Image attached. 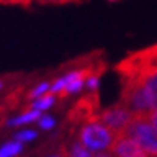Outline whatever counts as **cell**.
Returning a JSON list of instances; mask_svg holds the SVG:
<instances>
[{"instance_id":"obj_1","label":"cell","mask_w":157,"mask_h":157,"mask_svg":"<svg viewBox=\"0 0 157 157\" xmlns=\"http://www.w3.org/2000/svg\"><path fill=\"white\" fill-rule=\"evenodd\" d=\"M121 78H133L146 90L151 102L157 108V67H150L131 53L115 67Z\"/></svg>"},{"instance_id":"obj_2","label":"cell","mask_w":157,"mask_h":157,"mask_svg":"<svg viewBox=\"0 0 157 157\" xmlns=\"http://www.w3.org/2000/svg\"><path fill=\"white\" fill-rule=\"evenodd\" d=\"M120 136L134 140L148 157H157V128L150 123L147 114H133Z\"/></svg>"},{"instance_id":"obj_3","label":"cell","mask_w":157,"mask_h":157,"mask_svg":"<svg viewBox=\"0 0 157 157\" xmlns=\"http://www.w3.org/2000/svg\"><path fill=\"white\" fill-rule=\"evenodd\" d=\"M123 81V91L120 102L127 107L133 114H148L156 109L146 90L138 81L133 78H121Z\"/></svg>"},{"instance_id":"obj_4","label":"cell","mask_w":157,"mask_h":157,"mask_svg":"<svg viewBox=\"0 0 157 157\" xmlns=\"http://www.w3.org/2000/svg\"><path fill=\"white\" fill-rule=\"evenodd\" d=\"M115 137H117V133L107 128L97 120L88 121L79 133L81 144L91 151H101V150L109 148Z\"/></svg>"},{"instance_id":"obj_5","label":"cell","mask_w":157,"mask_h":157,"mask_svg":"<svg viewBox=\"0 0 157 157\" xmlns=\"http://www.w3.org/2000/svg\"><path fill=\"white\" fill-rule=\"evenodd\" d=\"M131 118H133V113L127 107H124L121 102H117L108 108L102 109L95 117L97 121H100L102 125L117 134L123 131V128L130 123Z\"/></svg>"},{"instance_id":"obj_6","label":"cell","mask_w":157,"mask_h":157,"mask_svg":"<svg viewBox=\"0 0 157 157\" xmlns=\"http://www.w3.org/2000/svg\"><path fill=\"white\" fill-rule=\"evenodd\" d=\"M40 117V111L38 109H29L26 111L25 114L19 115V117H16V118L10 120V123L12 125H20V124H28V123H32L35 120H38Z\"/></svg>"},{"instance_id":"obj_7","label":"cell","mask_w":157,"mask_h":157,"mask_svg":"<svg viewBox=\"0 0 157 157\" xmlns=\"http://www.w3.org/2000/svg\"><path fill=\"white\" fill-rule=\"evenodd\" d=\"M20 151H22V143H19V141L7 143L0 148V157H14Z\"/></svg>"},{"instance_id":"obj_8","label":"cell","mask_w":157,"mask_h":157,"mask_svg":"<svg viewBox=\"0 0 157 157\" xmlns=\"http://www.w3.org/2000/svg\"><path fill=\"white\" fill-rule=\"evenodd\" d=\"M53 95L52 94H48V95H43V97H39L38 100L35 101L33 104L30 105L32 109H38V111H43V109H48L51 105L53 104Z\"/></svg>"},{"instance_id":"obj_9","label":"cell","mask_w":157,"mask_h":157,"mask_svg":"<svg viewBox=\"0 0 157 157\" xmlns=\"http://www.w3.org/2000/svg\"><path fill=\"white\" fill-rule=\"evenodd\" d=\"M68 157H91V153L82 144H75Z\"/></svg>"},{"instance_id":"obj_10","label":"cell","mask_w":157,"mask_h":157,"mask_svg":"<svg viewBox=\"0 0 157 157\" xmlns=\"http://www.w3.org/2000/svg\"><path fill=\"white\" fill-rule=\"evenodd\" d=\"M46 91H49V84L43 82V84L38 85L36 88H33V90L29 92V98H39V97L43 95V94H45Z\"/></svg>"},{"instance_id":"obj_11","label":"cell","mask_w":157,"mask_h":157,"mask_svg":"<svg viewBox=\"0 0 157 157\" xmlns=\"http://www.w3.org/2000/svg\"><path fill=\"white\" fill-rule=\"evenodd\" d=\"M35 137H36V133H35V131H30V130H28V131H20V133H17L16 136H14L16 141H19V143H22V141H29V140H33Z\"/></svg>"},{"instance_id":"obj_12","label":"cell","mask_w":157,"mask_h":157,"mask_svg":"<svg viewBox=\"0 0 157 157\" xmlns=\"http://www.w3.org/2000/svg\"><path fill=\"white\" fill-rule=\"evenodd\" d=\"M39 125L42 127V128H52L53 125H55V121H53V118H51V117H48V115H45V117H42L40 118V121H39Z\"/></svg>"},{"instance_id":"obj_13","label":"cell","mask_w":157,"mask_h":157,"mask_svg":"<svg viewBox=\"0 0 157 157\" xmlns=\"http://www.w3.org/2000/svg\"><path fill=\"white\" fill-rule=\"evenodd\" d=\"M32 3V0H0V5H19V6H26Z\"/></svg>"},{"instance_id":"obj_14","label":"cell","mask_w":157,"mask_h":157,"mask_svg":"<svg viewBox=\"0 0 157 157\" xmlns=\"http://www.w3.org/2000/svg\"><path fill=\"white\" fill-rule=\"evenodd\" d=\"M98 82H100L98 75H92V76H90V78L86 79V85H88V88H90V90L95 91L97 88H98Z\"/></svg>"},{"instance_id":"obj_15","label":"cell","mask_w":157,"mask_h":157,"mask_svg":"<svg viewBox=\"0 0 157 157\" xmlns=\"http://www.w3.org/2000/svg\"><path fill=\"white\" fill-rule=\"evenodd\" d=\"M42 5H65V3H72V2H78V0H38Z\"/></svg>"},{"instance_id":"obj_16","label":"cell","mask_w":157,"mask_h":157,"mask_svg":"<svg viewBox=\"0 0 157 157\" xmlns=\"http://www.w3.org/2000/svg\"><path fill=\"white\" fill-rule=\"evenodd\" d=\"M147 117H148V120H150V123H151L153 125H154V127L157 128V108L153 109L151 113H148Z\"/></svg>"},{"instance_id":"obj_17","label":"cell","mask_w":157,"mask_h":157,"mask_svg":"<svg viewBox=\"0 0 157 157\" xmlns=\"http://www.w3.org/2000/svg\"><path fill=\"white\" fill-rule=\"evenodd\" d=\"M94 157H114V156L109 151H100V153H97Z\"/></svg>"},{"instance_id":"obj_18","label":"cell","mask_w":157,"mask_h":157,"mask_svg":"<svg viewBox=\"0 0 157 157\" xmlns=\"http://www.w3.org/2000/svg\"><path fill=\"white\" fill-rule=\"evenodd\" d=\"M2 86H3V84H2V82H0V90H2Z\"/></svg>"},{"instance_id":"obj_19","label":"cell","mask_w":157,"mask_h":157,"mask_svg":"<svg viewBox=\"0 0 157 157\" xmlns=\"http://www.w3.org/2000/svg\"><path fill=\"white\" fill-rule=\"evenodd\" d=\"M109 2H117V0H109Z\"/></svg>"},{"instance_id":"obj_20","label":"cell","mask_w":157,"mask_h":157,"mask_svg":"<svg viewBox=\"0 0 157 157\" xmlns=\"http://www.w3.org/2000/svg\"><path fill=\"white\" fill-rule=\"evenodd\" d=\"M52 157H59V156H52Z\"/></svg>"}]
</instances>
